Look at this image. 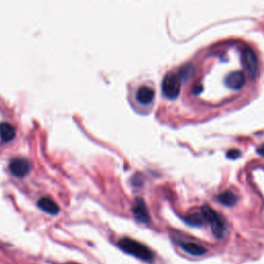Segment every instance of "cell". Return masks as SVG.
<instances>
[{"label": "cell", "instance_id": "6da1fadb", "mask_svg": "<svg viewBox=\"0 0 264 264\" xmlns=\"http://www.w3.org/2000/svg\"><path fill=\"white\" fill-rule=\"evenodd\" d=\"M119 248L125 253L132 255V256L143 261H151L153 259V253L146 245L128 237L121 238L118 243Z\"/></svg>", "mask_w": 264, "mask_h": 264}, {"label": "cell", "instance_id": "7a4b0ae2", "mask_svg": "<svg viewBox=\"0 0 264 264\" xmlns=\"http://www.w3.org/2000/svg\"><path fill=\"white\" fill-rule=\"evenodd\" d=\"M202 215L206 218V221L211 224V231L217 238H222L224 236L226 225L224 220L221 218V216L209 206H203L201 209Z\"/></svg>", "mask_w": 264, "mask_h": 264}, {"label": "cell", "instance_id": "3957f363", "mask_svg": "<svg viewBox=\"0 0 264 264\" xmlns=\"http://www.w3.org/2000/svg\"><path fill=\"white\" fill-rule=\"evenodd\" d=\"M182 89V81L177 72H168L162 82L163 95L170 100L176 99L180 95Z\"/></svg>", "mask_w": 264, "mask_h": 264}, {"label": "cell", "instance_id": "277c9868", "mask_svg": "<svg viewBox=\"0 0 264 264\" xmlns=\"http://www.w3.org/2000/svg\"><path fill=\"white\" fill-rule=\"evenodd\" d=\"M10 170L15 176L24 177L30 172V164L25 158H15L11 161Z\"/></svg>", "mask_w": 264, "mask_h": 264}, {"label": "cell", "instance_id": "5b68a950", "mask_svg": "<svg viewBox=\"0 0 264 264\" xmlns=\"http://www.w3.org/2000/svg\"><path fill=\"white\" fill-rule=\"evenodd\" d=\"M133 215L136 220L142 223H148L150 221V214L146 202L142 198H136L133 204Z\"/></svg>", "mask_w": 264, "mask_h": 264}, {"label": "cell", "instance_id": "8992f818", "mask_svg": "<svg viewBox=\"0 0 264 264\" xmlns=\"http://www.w3.org/2000/svg\"><path fill=\"white\" fill-rule=\"evenodd\" d=\"M155 91L150 86H141L136 91V100L141 105H150L154 100Z\"/></svg>", "mask_w": 264, "mask_h": 264}, {"label": "cell", "instance_id": "52a82bcc", "mask_svg": "<svg viewBox=\"0 0 264 264\" xmlns=\"http://www.w3.org/2000/svg\"><path fill=\"white\" fill-rule=\"evenodd\" d=\"M37 206L41 211H46L47 214H50V215H57L59 211H60V208H59L58 204L54 200L50 199L48 197L40 198L37 202Z\"/></svg>", "mask_w": 264, "mask_h": 264}, {"label": "cell", "instance_id": "ba28073f", "mask_svg": "<svg viewBox=\"0 0 264 264\" xmlns=\"http://www.w3.org/2000/svg\"><path fill=\"white\" fill-rule=\"evenodd\" d=\"M181 246L185 252L193 255V256H202L207 253V249L204 246L195 243H184L181 245Z\"/></svg>", "mask_w": 264, "mask_h": 264}, {"label": "cell", "instance_id": "9c48e42d", "mask_svg": "<svg viewBox=\"0 0 264 264\" xmlns=\"http://www.w3.org/2000/svg\"><path fill=\"white\" fill-rule=\"evenodd\" d=\"M16 135V129L8 123L0 124V138L5 142H8L14 140Z\"/></svg>", "mask_w": 264, "mask_h": 264}, {"label": "cell", "instance_id": "30bf717a", "mask_svg": "<svg viewBox=\"0 0 264 264\" xmlns=\"http://www.w3.org/2000/svg\"><path fill=\"white\" fill-rule=\"evenodd\" d=\"M184 220L187 224L194 227H200L206 222V218L202 215V212L201 214H199V212H193V214L187 216Z\"/></svg>", "mask_w": 264, "mask_h": 264}, {"label": "cell", "instance_id": "8fae6325", "mask_svg": "<svg viewBox=\"0 0 264 264\" xmlns=\"http://www.w3.org/2000/svg\"><path fill=\"white\" fill-rule=\"evenodd\" d=\"M219 201L226 207H232L237 202V196L231 191H224L219 195Z\"/></svg>", "mask_w": 264, "mask_h": 264}, {"label": "cell", "instance_id": "7c38bea8", "mask_svg": "<svg viewBox=\"0 0 264 264\" xmlns=\"http://www.w3.org/2000/svg\"><path fill=\"white\" fill-rule=\"evenodd\" d=\"M241 156V152L237 150H231L227 153V157L231 159H236L237 157Z\"/></svg>", "mask_w": 264, "mask_h": 264}, {"label": "cell", "instance_id": "4fadbf2b", "mask_svg": "<svg viewBox=\"0 0 264 264\" xmlns=\"http://www.w3.org/2000/svg\"><path fill=\"white\" fill-rule=\"evenodd\" d=\"M257 152L259 153V154H260L261 156H264V144H262L261 147H259V148L257 149Z\"/></svg>", "mask_w": 264, "mask_h": 264}, {"label": "cell", "instance_id": "5bb4252c", "mask_svg": "<svg viewBox=\"0 0 264 264\" xmlns=\"http://www.w3.org/2000/svg\"><path fill=\"white\" fill-rule=\"evenodd\" d=\"M65 264H79V263H65Z\"/></svg>", "mask_w": 264, "mask_h": 264}]
</instances>
